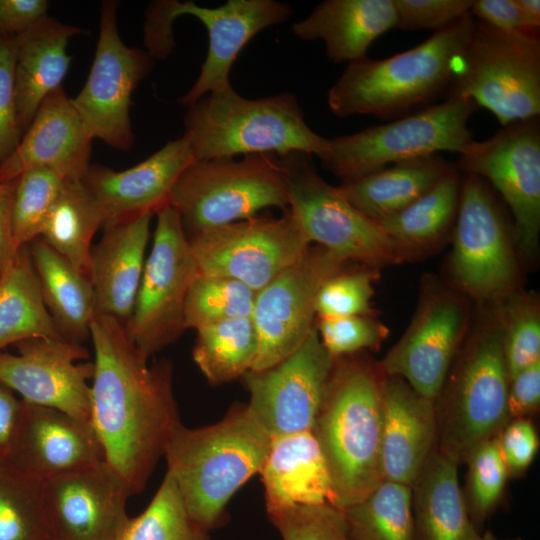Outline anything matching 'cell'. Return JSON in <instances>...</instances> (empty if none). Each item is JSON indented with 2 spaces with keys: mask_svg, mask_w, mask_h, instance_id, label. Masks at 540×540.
<instances>
[{
  "mask_svg": "<svg viewBox=\"0 0 540 540\" xmlns=\"http://www.w3.org/2000/svg\"><path fill=\"white\" fill-rule=\"evenodd\" d=\"M411 487L383 480L342 509L349 540H415Z\"/></svg>",
  "mask_w": 540,
  "mask_h": 540,
  "instance_id": "37",
  "label": "cell"
},
{
  "mask_svg": "<svg viewBox=\"0 0 540 540\" xmlns=\"http://www.w3.org/2000/svg\"><path fill=\"white\" fill-rule=\"evenodd\" d=\"M345 269V268H344ZM341 270L324 282L316 303V318L373 316L371 306L375 268L363 266L358 270Z\"/></svg>",
  "mask_w": 540,
  "mask_h": 540,
  "instance_id": "44",
  "label": "cell"
},
{
  "mask_svg": "<svg viewBox=\"0 0 540 540\" xmlns=\"http://www.w3.org/2000/svg\"><path fill=\"white\" fill-rule=\"evenodd\" d=\"M457 169L481 177L501 195L513 216V238L525 255L540 235L539 117L517 121L459 153Z\"/></svg>",
  "mask_w": 540,
  "mask_h": 540,
  "instance_id": "14",
  "label": "cell"
},
{
  "mask_svg": "<svg viewBox=\"0 0 540 540\" xmlns=\"http://www.w3.org/2000/svg\"><path fill=\"white\" fill-rule=\"evenodd\" d=\"M67 182L46 168H34L16 178L11 234L14 252L40 237L46 218Z\"/></svg>",
  "mask_w": 540,
  "mask_h": 540,
  "instance_id": "41",
  "label": "cell"
},
{
  "mask_svg": "<svg viewBox=\"0 0 540 540\" xmlns=\"http://www.w3.org/2000/svg\"><path fill=\"white\" fill-rule=\"evenodd\" d=\"M154 6L172 24L176 17L191 15L205 26L209 47L200 74L179 103L189 107L201 97L232 88L230 72L243 47L260 31L286 22L290 5L275 0H228L208 8L193 1H156Z\"/></svg>",
  "mask_w": 540,
  "mask_h": 540,
  "instance_id": "21",
  "label": "cell"
},
{
  "mask_svg": "<svg viewBox=\"0 0 540 540\" xmlns=\"http://www.w3.org/2000/svg\"><path fill=\"white\" fill-rule=\"evenodd\" d=\"M396 26L393 0H327L291 29L300 39L322 40L334 63L367 57L370 45Z\"/></svg>",
  "mask_w": 540,
  "mask_h": 540,
  "instance_id": "28",
  "label": "cell"
},
{
  "mask_svg": "<svg viewBox=\"0 0 540 540\" xmlns=\"http://www.w3.org/2000/svg\"><path fill=\"white\" fill-rule=\"evenodd\" d=\"M45 306L59 334L83 344L96 315L90 280L40 237L28 244Z\"/></svg>",
  "mask_w": 540,
  "mask_h": 540,
  "instance_id": "32",
  "label": "cell"
},
{
  "mask_svg": "<svg viewBox=\"0 0 540 540\" xmlns=\"http://www.w3.org/2000/svg\"><path fill=\"white\" fill-rule=\"evenodd\" d=\"M104 219L81 180L67 181L43 225L40 238L89 278L92 240Z\"/></svg>",
  "mask_w": 540,
  "mask_h": 540,
  "instance_id": "35",
  "label": "cell"
},
{
  "mask_svg": "<svg viewBox=\"0 0 540 540\" xmlns=\"http://www.w3.org/2000/svg\"><path fill=\"white\" fill-rule=\"evenodd\" d=\"M464 339L434 399L437 449L457 466L511 420L500 308Z\"/></svg>",
  "mask_w": 540,
  "mask_h": 540,
  "instance_id": "5",
  "label": "cell"
},
{
  "mask_svg": "<svg viewBox=\"0 0 540 540\" xmlns=\"http://www.w3.org/2000/svg\"><path fill=\"white\" fill-rule=\"evenodd\" d=\"M89 422L105 462L131 496L141 492L180 423L169 361L150 364L124 325L95 315Z\"/></svg>",
  "mask_w": 540,
  "mask_h": 540,
  "instance_id": "1",
  "label": "cell"
},
{
  "mask_svg": "<svg viewBox=\"0 0 540 540\" xmlns=\"http://www.w3.org/2000/svg\"><path fill=\"white\" fill-rule=\"evenodd\" d=\"M475 21L470 13L412 49L386 59L348 63L329 89L330 110L338 117L397 119L446 96Z\"/></svg>",
  "mask_w": 540,
  "mask_h": 540,
  "instance_id": "4",
  "label": "cell"
},
{
  "mask_svg": "<svg viewBox=\"0 0 540 540\" xmlns=\"http://www.w3.org/2000/svg\"><path fill=\"white\" fill-rule=\"evenodd\" d=\"M5 462L40 481L104 460L89 421L24 401Z\"/></svg>",
  "mask_w": 540,
  "mask_h": 540,
  "instance_id": "24",
  "label": "cell"
},
{
  "mask_svg": "<svg viewBox=\"0 0 540 540\" xmlns=\"http://www.w3.org/2000/svg\"><path fill=\"white\" fill-rule=\"evenodd\" d=\"M256 291L242 282L219 275L198 273L185 303L186 329L232 318L251 317Z\"/></svg>",
  "mask_w": 540,
  "mask_h": 540,
  "instance_id": "40",
  "label": "cell"
},
{
  "mask_svg": "<svg viewBox=\"0 0 540 540\" xmlns=\"http://www.w3.org/2000/svg\"><path fill=\"white\" fill-rule=\"evenodd\" d=\"M195 331L192 356L208 383L225 384L252 369L258 339L251 317L219 321Z\"/></svg>",
  "mask_w": 540,
  "mask_h": 540,
  "instance_id": "36",
  "label": "cell"
},
{
  "mask_svg": "<svg viewBox=\"0 0 540 540\" xmlns=\"http://www.w3.org/2000/svg\"><path fill=\"white\" fill-rule=\"evenodd\" d=\"M458 466L433 449L412 490L415 540H477L458 479Z\"/></svg>",
  "mask_w": 540,
  "mask_h": 540,
  "instance_id": "30",
  "label": "cell"
},
{
  "mask_svg": "<svg viewBox=\"0 0 540 540\" xmlns=\"http://www.w3.org/2000/svg\"><path fill=\"white\" fill-rule=\"evenodd\" d=\"M195 162L190 137L184 133L129 169L115 171L91 164L81 181L97 203L106 225L143 213L157 214L169 205L180 175Z\"/></svg>",
  "mask_w": 540,
  "mask_h": 540,
  "instance_id": "22",
  "label": "cell"
},
{
  "mask_svg": "<svg viewBox=\"0 0 540 540\" xmlns=\"http://www.w3.org/2000/svg\"><path fill=\"white\" fill-rule=\"evenodd\" d=\"M279 157L285 172L288 209L311 244L346 262L375 269L409 258L378 223L358 211L337 186L319 175L312 155L292 152Z\"/></svg>",
  "mask_w": 540,
  "mask_h": 540,
  "instance_id": "10",
  "label": "cell"
},
{
  "mask_svg": "<svg viewBox=\"0 0 540 540\" xmlns=\"http://www.w3.org/2000/svg\"><path fill=\"white\" fill-rule=\"evenodd\" d=\"M515 3L529 23L534 28L540 29V1L515 0Z\"/></svg>",
  "mask_w": 540,
  "mask_h": 540,
  "instance_id": "55",
  "label": "cell"
},
{
  "mask_svg": "<svg viewBox=\"0 0 540 540\" xmlns=\"http://www.w3.org/2000/svg\"><path fill=\"white\" fill-rule=\"evenodd\" d=\"M42 495L53 540H116L130 518L131 494L105 460L42 481Z\"/></svg>",
  "mask_w": 540,
  "mask_h": 540,
  "instance_id": "20",
  "label": "cell"
},
{
  "mask_svg": "<svg viewBox=\"0 0 540 540\" xmlns=\"http://www.w3.org/2000/svg\"><path fill=\"white\" fill-rule=\"evenodd\" d=\"M461 177L454 167L410 205L378 224L409 255L439 243L454 227Z\"/></svg>",
  "mask_w": 540,
  "mask_h": 540,
  "instance_id": "34",
  "label": "cell"
},
{
  "mask_svg": "<svg viewBox=\"0 0 540 540\" xmlns=\"http://www.w3.org/2000/svg\"><path fill=\"white\" fill-rule=\"evenodd\" d=\"M0 351V381L29 404L89 421L93 363L83 344L64 338H31Z\"/></svg>",
  "mask_w": 540,
  "mask_h": 540,
  "instance_id": "19",
  "label": "cell"
},
{
  "mask_svg": "<svg viewBox=\"0 0 540 540\" xmlns=\"http://www.w3.org/2000/svg\"><path fill=\"white\" fill-rule=\"evenodd\" d=\"M258 474L266 510L332 503L328 469L312 431L272 437Z\"/></svg>",
  "mask_w": 540,
  "mask_h": 540,
  "instance_id": "29",
  "label": "cell"
},
{
  "mask_svg": "<svg viewBox=\"0 0 540 540\" xmlns=\"http://www.w3.org/2000/svg\"><path fill=\"white\" fill-rule=\"evenodd\" d=\"M478 108L469 98L448 97L386 124L327 138L318 158L345 183L389 164L442 151L459 154L473 140L468 122Z\"/></svg>",
  "mask_w": 540,
  "mask_h": 540,
  "instance_id": "8",
  "label": "cell"
},
{
  "mask_svg": "<svg viewBox=\"0 0 540 540\" xmlns=\"http://www.w3.org/2000/svg\"><path fill=\"white\" fill-rule=\"evenodd\" d=\"M189 516L173 478L166 472L149 505L130 517L116 540H210Z\"/></svg>",
  "mask_w": 540,
  "mask_h": 540,
  "instance_id": "39",
  "label": "cell"
},
{
  "mask_svg": "<svg viewBox=\"0 0 540 540\" xmlns=\"http://www.w3.org/2000/svg\"><path fill=\"white\" fill-rule=\"evenodd\" d=\"M474 0H393L396 26L438 31L471 13Z\"/></svg>",
  "mask_w": 540,
  "mask_h": 540,
  "instance_id": "48",
  "label": "cell"
},
{
  "mask_svg": "<svg viewBox=\"0 0 540 540\" xmlns=\"http://www.w3.org/2000/svg\"><path fill=\"white\" fill-rule=\"evenodd\" d=\"M63 338L49 314L28 245L0 273V351L31 338Z\"/></svg>",
  "mask_w": 540,
  "mask_h": 540,
  "instance_id": "33",
  "label": "cell"
},
{
  "mask_svg": "<svg viewBox=\"0 0 540 540\" xmlns=\"http://www.w3.org/2000/svg\"><path fill=\"white\" fill-rule=\"evenodd\" d=\"M471 14L477 21L502 31H539L524 17L515 0H476Z\"/></svg>",
  "mask_w": 540,
  "mask_h": 540,
  "instance_id": "51",
  "label": "cell"
},
{
  "mask_svg": "<svg viewBox=\"0 0 540 540\" xmlns=\"http://www.w3.org/2000/svg\"><path fill=\"white\" fill-rule=\"evenodd\" d=\"M184 124L196 162L260 153L319 157L327 142L307 125L290 92L260 99L244 98L233 87L209 93L188 107Z\"/></svg>",
  "mask_w": 540,
  "mask_h": 540,
  "instance_id": "6",
  "label": "cell"
},
{
  "mask_svg": "<svg viewBox=\"0 0 540 540\" xmlns=\"http://www.w3.org/2000/svg\"><path fill=\"white\" fill-rule=\"evenodd\" d=\"M464 298L444 286L423 291L402 337L378 364L385 375L404 379L417 393L437 396L467 333Z\"/></svg>",
  "mask_w": 540,
  "mask_h": 540,
  "instance_id": "17",
  "label": "cell"
},
{
  "mask_svg": "<svg viewBox=\"0 0 540 540\" xmlns=\"http://www.w3.org/2000/svg\"><path fill=\"white\" fill-rule=\"evenodd\" d=\"M154 214L143 213L103 226V235L92 249L89 280L96 315L129 319L144 265L150 224Z\"/></svg>",
  "mask_w": 540,
  "mask_h": 540,
  "instance_id": "25",
  "label": "cell"
},
{
  "mask_svg": "<svg viewBox=\"0 0 540 540\" xmlns=\"http://www.w3.org/2000/svg\"><path fill=\"white\" fill-rule=\"evenodd\" d=\"M46 0H0V35L17 37L47 15Z\"/></svg>",
  "mask_w": 540,
  "mask_h": 540,
  "instance_id": "52",
  "label": "cell"
},
{
  "mask_svg": "<svg viewBox=\"0 0 540 540\" xmlns=\"http://www.w3.org/2000/svg\"><path fill=\"white\" fill-rule=\"evenodd\" d=\"M453 168L433 154L386 166L337 187L351 205L378 223L410 205Z\"/></svg>",
  "mask_w": 540,
  "mask_h": 540,
  "instance_id": "31",
  "label": "cell"
},
{
  "mask_svg": "<svg viewBox=\"0 0 540 540\" xmlns=\"http://www.w3.org/2000/svg\"><path fill=\"white\" fill-rule=\"evenodd\" d=\"M188 239L199 273L229 277L256 292L311 246L289 209L280 217L257 215Z\"/></svg>",
  "mask_w": 540,
  "mask_h": 540,
  "instance_id": "13",
  "label": "cell"
},
{
  "mask_svg": "<svg viewBox=\"0 0 540 540\" xmlns=\"http://www.w3.org/2000/svg\"><path fill=\"white\" fill-rule=\"evenodd\" d=\"M315 327L322 345L333 358L376 351L389 334L383 323L366 315L317 318Z\"/></svg>",
  "mask_w": 540,
  "mask_h": 540,
  "instance_id": "46",
  "label": "cell"
},
{
  "mask_svg": "<svg viewBox=\"0 0 540 540\" xmlns=\"http://www.w3.org/2000/svg\"><path fill=\"white\" fill-rule=\"evenodd\" d=\"M117 8L118 1L102 2L99 38L90 72L71 102L93 139L127 151L134 143L129 112L131 97L149 75L154 58L121 40Z\"/></svg>",
  "mask_w": 540,
  "mask_h": 540,
  "instance_id": "15",
  "label": "cell"
},
{
  "mask_svg": "<svg viewBox=\"0 0 540 540\" xmlns=\"http://www.w3.org/2000/svg\"><path fill=\"white\" fill-rule=\"evenodd\" d=\"M496 439L509 477H519L524 474L539 448L537 431L531 419H511Z\"/></svg>",
  "mask_w": 540,
  "mask_h": 540,
  "instance_id": "49",
  "label": "cell"
},
{
  "mask_svg": "<svg viewBox=\"0 0 540 540\" xmlns=\"http://www.w3.org/2000/svg\"><path fill=\"white\" fill-rule=\"evenodd\" d=\"M16 51V37L0 35V165L23 136L15 96Z\"/></svg>",
  "mask_w": 540,
  "mask_h": 540,
  "instance_id": "47",
  "label": "cell"
},
{
  "mask_svg": "<svg viewBox=\"0 0 540 540\" xmlns=\"http://www.w3.org/2000/svg\"><path fill=\"white\" fill-rule=\"evenodd\" d=\"M348 262L310 246L293 265L256 292L251 319L258 350L250 371H260L293 353L315 328L320 288Z\"/></svg>",
  "mask_w": 540,
  "mask_h": 540,
  "instance_id": "16",
  "label": "cell"
},
{
  "mask_svg": "<svg viewBox=\"0 0 540 540\" xmlns=\"http://www.w3.org/2000/svg\"><path fill=\"white\" fill-rule=\"evenodd\" d=\"M448 97L471 99L502 127L539 117V31L508 32L475 21Z\"/></svg>",
  "mask_w": 540,
  "mask_h": 540,
  "instance_id": "9",
  "label": "cell"
},
{
  "mask_svg": "<svg viewBox=\"0 0 540 540\" xmlns=\"http://www.w3.org/2000/svg\"><path fill=\"white\" fill-rule=\"evenodd\" d=\"M0 540H53L42 481L0 462Z\"/></svg>",
  "mask_w": 540,
  "mask_h": 540,
  "instance_id": "38",
  "label": "cell"
},
{
  "mask_svg": "<svg viewBox=\"0 0 540 540\" xmlns=\"http://www.w3.org/2000/svg\"><path fill=\"white\" fill-rule=\"evenodd\" d=\"M282 540H349L341 509L330 503L267 510Z\"/></svg>",
  "mask_w": 540,
  "mask_h": 540,
  "instance_id": "45",
  "label": "cell"
},
{
  "mask_svg": "<svg viewBox=\"0 0 540 540\" xmlns=\"http://www.w3.org/2000/svg\"><path fill=\"white\" fill-rule=\"evenodd\" d=\"M156 215L134 308L124 324L128 338L147 359L186 330V298L199 273L176 210L168 205Z\"/></svg>",
  "mask_w": 540,
  "mask_h": 540,
  "instance_id": "11",
  "label": "cell"
},
{
  "mask_svg": "<svg viewBox=\"0 0 540 540\" xmlns=\"http://www.w3.org/2000/svg\"><path fill=\"white\" fill-rule=\"evenodd\" d=\"M16 179L0 181V273L14 253L11 234V212Z\"/></svg>",
  "mask_w": 540,
  "mask_h": 540,
  "instance_id": "54",
  "label": "cell"
},
{
  "mask_svg": "<svg viewBox=\"0 0 540 540\" xmlns=\"http://www.w3.org/2000/svg\"><path fill=\"white\" fill-rule=\"evenodd\" d=\"M169 205L190 237L198 232L249 219L267 208H289L280 157L248 154L190 165L176 181Z\"/></svg>",
  "mask_w": 540,
  "mask_h": 540,
  "instance_id": "7",
  "label": "cell"
},
{
  "mask_svg": "<svg viewBox=\"0 0 540 540\" xmlns=\"http://www.w3.org/2000/svg\"><path fill=\"white\" fill-rule=\"evenodd\" d=\"M272 437L247 404H236L218 422L175 427L164 457L189 516L210 532L227 521L226 506L258 474Z\"/></svg>",
  "mask_w": 540,
  "mask_h": 540,
  "instance_id": "3",
  "label": "cell"
},
{
  "mask_svg": "<svg viewBox=\"0 0 540 540\" xmlns=\"http://www.w3.org/2000/svg\"><path fill=\"white\" fill-rule=\"evenodd\" d=\"M436 439L434 400L417 393L401 377L385 375L381 441L384 480L412 487L436 447Z\"/></svg>",
  "mask_w": 540,
  "mask_h": 540,
  "instance_id": "26",
  "label": "cell"
},
{
  "mask_svg": "<svg viewBox=\"0 0 540 540\" xmlns=\"http://www.w3.org/2000/svg\"><path fill=\"white\" fill-rule=\"evenodd\" d=\"M499 303L509 379L540 361V311L534 295H511Z\"/></svg>",
  "mask_w": 540,
  "mask_h": 540,
  "instance_id": "42",
  "label": "cell"
},
{
  "mask_svg": "<svg viewBox=\"0 0 540 540\" xmlns=\"http://www.w3.org/2000/svg\"><path fill=\"white\" fill-rule=\"evenodd\" d=\"M22 406L19 396L0 381V462L6 461L11 451Z\"/></svg>",
  "mask_w": 540,
  "mask_h": 540,
  "instance_id": "53",
  "label": "cell"
},
{
  "mask_svg": "<svg viewBox=\"0 0 540 540\" xmlns=\"http://www.w3.org/2000/svg\"><path fill=\"white\" fill-rule=\"evenodd\" d=\"M333 362L315 327L289 356L242 377L247 405L271 437L312 430Z\"/></svg>",
  "mask_w": 540,
  "mask_h": 540,
  "instance_id": "18",
  "label": "cell"
},
{
  "mask_svg": "<svg viewBox=\"0 0 540 540\" xmlns=\"http://www.w3.org/2000/svg\"><path fill=\"white\" fill-rule=\"evenodd\" d=\"M477 540H523L522 538L501 539L496 537L490 531H486L484 534H480Z\"/></svg>",
  "mask_w": 540,
  "mask_h": 540,
  "instance_id": "56",
  "label": "cell"
},
{
  "mask_svg": "<svg viewBox=\"0 0 540 540\" xmlns=\"http://www.w3.org/2000/svg\"><path fill=\"white\" fill-rule=\"evenodd\" d=\"M84 33L46 15L16 37L15 96L23 134L44 99L62 87L71 63L70 38Z\"/></svg>",
  "mask_w": 540,
  "mask_h": 540,
  "instance_id": "27",
  "label": "cell"
},
{
  "mask_svg": "<svg viewBox=\"0 0 540 540\" xmlns=\"http://www.w3.org/2000/svg\"><path fill=\"white\" fill-rule=\"evenodd\" d=\"M507 406L510 419L529 418L540 406V361L509 379Z\"/></svg>",
  "mask_w": 540,
  "mask_h": 540,
  "instance_id": "50",
  "label": "cell"
},
{
  "mask_svg": "<svg viewBox=\"0 0 540 540\" xmlns=\"http://www.w3.org/2000/svg\"><path fill=\"white\" fill-rule=\"evenodd\" d=\"M93 137L62 87L48 95L16 150L0 165V181L46 168L67 181H78L91 166Z\"/></svg>",
  "mask_w": 540,
  "mask_h": 540,
  "instance_id": "23",
  "label": "cell"
},
{
  "mask_svg": "<svg viewBox=\"0 0 540 540\" xmlns=\"http://www.w3.org/2000/svg\"><path fill=\"white\" fill-rule=\"evenodd\" d=\"M378 361L364 354L334 358L312 433L322 451L332 505L344 509L383 480L382 386Z\"/></svg>",
  "mask_w": 540,
  "mask_h": 540,
  "instance_id": "2",
  "label": "cell"
},
{
  "mask_svg": "<svg viewBox=\"0 0 540 540\" xmlns=\"http://www.w3.org/2000/svg\"><path fill=\"white\" fill-rule=\"evenodd\" d=\"M465 503L479 530L501 502L509 478L496 437L479 445L467 458Z\"/></svg>",
  "mask_w": 540,
  "mask_h": 540,
  "instance_id": "43",
  "label": "cell"
},
{
  "mask_svg": "<svg viewBox=\"0 0 540 540\" xmlns=\"http://www.w3.org/2000/svg\"><path fill=\"white\" fill-rule=\"evenodd\" d=\"M450 273L457 288L482 302H503L514 293L518 267L509 223L490 185L463 173L453 227Z\"/></svg>",
  "mask_w": 540,
  "mask_h": 540,
  "instance_id": "12",
  "label": "cell"
}]
</instances>
